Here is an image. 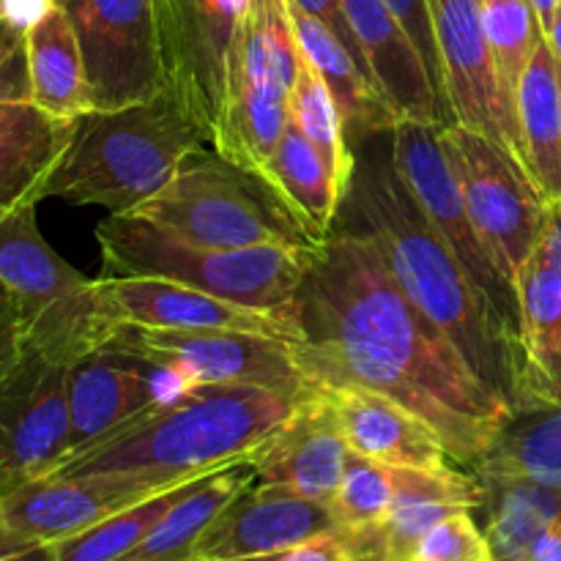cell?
Instances as JSON below:
<instances>
[{
    "label": "cell",
    "mask_w": 561,
    "mask_h": 561,
    "mask_svg": "<svg viewBox=\"0 0 561 561\" xmlns=\"http://www.w3.org/2000/svg\"><path fill=\"white\" fill-rule=\"evenodd\" d=\"M290 310L301 329L294 348L312 387L359 383L387 394L427 422L469 471L513 416L359 230H340L318 247Z\"/></svg>",
    "instance_id": "obj_1"
},
{
    "label": "cell",
    "mask_w": 561,
    "mask_h": 561,
    "mask_svg": "<svg viewBox=\"0 0 561 561\" xmlns=\"http://www.w3.org/2000/svg\"><path fill=\"white\" fill-rule=\"evenodd\" d=\"M389 131L370 135L354 148L356 168L343 203L356 222L354 230L376 244L400 290L442 329L466 365L513 411L520 409L524 354L518 327L469 277L416 206L392 162Z\"/></svg>",
    "instance_id": "obj_2"
},
{
    "label": "cell",
    "mask_w": 561,
    "mask_h": 561,
    "mask_svg": "<svg viewBox=\"0 0 561 561\" xmlns=\"http://www.w3.org/2000/svg\"><path fill=\"white\" fill-rule=\"evenodd\" d=\"M301 398L255 387H195L69 455L53 474L110 477L151 493L201 480L250 458Z\"/></svg>",
    "instance_id": "obj_3"
},
{
    "label": "cell",
    "mask_w": 561,
    "mask_h": 561,
    "mask_svg": "<svg viewBox=\"0 0 561 561\" xmlns=\"http://www.w3.org/2000/svg\"><path fill=\"white\" fill-rule=\"evenodd\" d=\"M206 142L208 131L170 91L129 107L91 110L75 121L42 197L131 214Z\"/></svg>",
    "instance_id": "obj_4"
},
{
    "label": "cell",
    "mask_w": 561,
    "mask_h": 561,
    "mask_svg": "<svg viewBox=\"0 0 561 561\" xmlns=\"http://www.w3.org/2000/svg\"><path fill=\"white\" fill-rule=\"evenodd\" d=\"M104 277H157L255 310L294 307L318 247H206L135 214H110L96 228Z\"/></svg>",
    "instance_id": "obj_5"
},
{
    "label": "cell",
    "mask_w": 561,
    "mask_h": 561,
    "mask_svg": "<svg viewBox=\"0 0 561 561\" xmlns=\"http://www.w3.org/2000/svg\"><path fill=\"white\" fill-rule=\"evenodd\" d=\"M0 285L20 310L22 351L75 365L121 334L104 312L99 279H88L44 241L36 203L0 217Z\"/></svg>",
    "instance_id": "obj_6"
},
{
    "label": "cell",
    "mask_w": 561,
    "mask_h": 561,
    "mask_svg": "<svg viewBox=\"0 0 561 561\" xmlns=\"http://www.w3.org/2000/svg\"><path fill=\"white\" fill-rule=\"evenodd\" d=\"M131 214L206 247H316L261 175L219 153H192Z\"/></svg>",
    "instance_id": "obj_7"
},
{
    "label": "cell",
    "mask_w": 561,
    "mask_h": 561,
    "mask_svg": "<svg viewBox=\"0 0 561 561\" xmlns=\"http://www.w3.org/2000/svg\"><path fill=\"white\" fill-rule=\"evenodd\" d=\"M460 181L466 208L482 250L504 283L518 294V279L540 247L551 203L540 195L524 164L466 126H444Z\"/></svg>",
    "instance_id": "obj_8"
},
{
    "label": "cell",
    "mask_w": 561,
    "mask_h": 561,
    "mask_svg": "<svg viewBox=\"0 0 561 561\" xmlns=\"http://www.w3.org/2000/svg\"><path fill=\"white\" fill-rule=\"evenodd\" d=\"M104 348L175 373L195 387H255L283 394L312 392L290 340L230 329H124Z\"/></svg>",
    "instance_id": "obj_9"
},
{
    "label": "cell",
    "mask_w": 561,
    "mask_h": 561,
    "mask_svg": "<svg viewBox=\"0 0 561 561\" xmlns=\"http://www.w3.org/2000/svg\"><path fill=\"white\" fill-rule=\"evenodd\" d=\"M85 60L93 110L148 102L164 91L153 0H58Z\"/></svg>",
    "instance_id": "obj_10"
},
{
    "label": "cell",
    "mask_w": 561,
    "mask_h": 561,
    "mask_svg": "<svg viewBox=\"0 0 561 561\" xmlns=\"http://www.w3.org/2000/svg\"><path fill=\"white\" fill-rule=\"evenodd\" d=\"M389 135H392V162L398 175L409 186L427 222L436 228L453 255L463 263L469 277L518 327V294L504 283L477 239L469 208H466L463 181L444 137V126L398 121Z\"/></svg>",
    "instance_id": "obj_11"
},
{
    "label": "cell",
    "mask_w": 561,
    "mask_h": 561,
    "mask_svg": "<svg viewBox=\"0 0 561 561\" xmlns=\"http://www.w3.org/2000/svg\"><path fill=\"white\" fill-rule=\"evenodd\" d=\"M164 91L208 131L219 118L228 88L236 33L252 0H153Z\"/></svg>",
    "instance_id": "obj_12"
},
{
    "label": "cell",
    "mask_w": 561,
    "mask_h": 561,
    "mask_svg": "<svg viewBox=\"0 0 561 561\" xmlns=\"http://www.w3.org/2000/svg\"><path fill=\"white\" fill-rule=\"evenodd\" d=\"M69 370L64 362L22 351L0 383V477L11 491L53 474L71 455Z\"/></svg>",
    "instance_id": "obj_13"
},
{
    "label": "cell",
    "mask_w": 561,
    "mask_h": 561,
    "mask_svg": "<svg viewBox=\"0 0 561 561\" xmlns=\"http://www.w3.org/2000/svg\"><path fill=\"white\" fill-rule=\"evenodd\" d=\"M442 60V88L453 121L507 148L520 164L515 107L504 93L480 0H427ZM526 168V164H524Z\"/></svg>",
    "instance_id": "obj_14"
},
{
    "label": "cell",
    "mask_w": 561,
    "mask_h": 561,
    "mask_svg": "<svg viewBox=\"0 0 561 561\" xmlns=\"http://www.w3.org/2000/svg\"><path fill=\"white\" fill-rule=\"evenodd\" d=\"M99 296L110 321L124 329H230L299 343L294 310H255L186 285L157 277H99Z\"/></svg>",
    "instance_id": "obj_15"
},
{
    "label": "cell",
    "mask_w": 561,
    "mask_h": 561,
    "mask_svg": "<svg viewBox=\"0 0 561 561\" xmlns=\"http://www.w3.org/2000/svg\"><path fill=\"white\" fill-rule=\"evenodd\" d=\"M186 392L190 387L175 373L124 351L99 348L82 356L69 370L71 455Z\"/></svg>",
    "instance_id": "obj_16"
},
{
    "label": "cell",
    "mask_w": 561,
    "mask_h": 561,
    "mask_svg": "<svg viewBox=\"0 0 561 561\" xmlns=\"http://www.w3.org/2000/svg\"><path fill=\"white\" fill-rule=\"evenodd\" d=\"M327 531H337L329 504L255 480L214 518L192 561L277 557Z\"/></svg>",
    "instance_id": "obj_17"
},
{
    "label": "cell",
    "mask_w": 561,
    "mask_h": 561,
    "mask_svg": "<svg viewBox=\"0 0 561 561\" xmlns=\"http://www.w3.org/2000/svg\"><path fill=\"white\" fill-rule=\"evenodd\" d=\"M348 453L332 400L316 387L266 442L252 449L247 463L261 482L285 485L299 496L329 504L343 480Z\"/></svg>",
    "instance_id": "obj_18"
},
{
    "label": "cell",
    "mask_w": 561,
    "mask_h": 561,
    "mask_svg": "<svg viewBox=\"0 0 561 561\" xmlns=\"http://www.w3.org/2000/svg\"><path fill=\"white\" fill-rule=\"evenodd\" d=\"M373 82L398 121L453 126V113L433 85L409 33L383 0H340Z\"/></svg>",
    "instance_id": "obj_19"
},
{
    "label": "cell",
    "mask_w": 561,
    "mask_h": 561,
    "mask_svg": "<svg viewBox=\"0 0 561 561\" xmlns=\"http://www.w3.org/2000/svg\"><path fill=\"white\" fill-rule=\"evenodd\" d=\"M146 496L151 491L110 477L47 474L0 499V524L25 540L53 546Z\"/></svg>",
    "instance_id": "obj_20"
},
{
    "label": "cell",
    "mask_w": 561,
    "mask_h": 561,
    "mask_svg": "<svg viewBox=\"0 0 561 561\" xmlns=\"http://www.w3.org/2000/svg\"><path fill=\"white\" fill-rule=\"evenodd\" d=\"M392 469V466H389ZM394 499L378 529L345 540L356 561H409L416 542L447 515L480 510L482 485L471 471L453 466L438 469H392Z\"/></svg>",
    "instance_id": "obj_21"
},
{
    "label": "cell",
    "mask_w": 561,
    "mask_h": 561,
    "mask_svg": "<svg viewBox=\"0 0 561 561\" xmlns=\"http://www.w3.org/2000/svg\"><path fill=\"white\" fill-rule=\"evenodd\" d=\"M332 400L340 431L351 453L365 455L392 469H438L449 453L427 422L411 414L392 398L359 383L318 387Z\"/></svg>",
    "instance_id": "obj_22"
},
{
    "label": "cell",
    "mask_w": 561,
    "mask_h": 561,
    "mask_svg": "<svg viewBox=\"0 0 561 561\" xmlns=\"http://www.w3.org/2000/svg\"><path fill=\"white\" fill-rule=\"evenodd\" d=\"M288 14L299 53L310 60V66L327 82L329 93L337 102L351 148H356L370 135L392 129L394 115L389 113L381 93L373 85L359 60L334 36V31H329L318 16L307 14L294 0H288Z\"/></svg>",
    "instance_id": "obj_23"
},
{
    "label": "cell",
    "mask_w": 561,
    "mask_h": 561,
    "mask_svg": "<svg viewBox=\"0 0 561 561\" xmlns=\"http://www.w3.org/2000/svg\"><path fill=\"white\" fill-rule=\"evenodd\" d=\"M71 135L75 121L53 118L33 102L0 104V217L44 201Z\"/></svg>",
    "instance_id": "obj_24"
},
{
    "label": "cell",
    "mask_w": 561,
    "mask_h": 561,
    "mask_svg": "<svg viewBox=\"0 0 561 561\" xmlns=\"http://www.w3.org/2000/svg\"><path fill=\"white\" fill-rule=\"evenodd\" d=\"M518 337L524 405H561V277L540 247L518 279Z\"/></svg>",
    "instance_id": "obj_25"
},
{
    "label": "cell",
    "mask_w": 561,
    "mask_h": 561,
    "mask_svg": "<svg viewBox=\"0 0 561 561\" xmlns=\"http://www.w3.org/2000/svg\"><path fill=\"white\" fill-rule=\"evenodd\" d=\"M288 99V88L230 69L222 110L208 142L228 162L261 173L290 124Z\"/></svg>",
    "instance_id": "obj_26"
},
{
    "label": "cell",
    "mask_w": 561,
    "mask_h": 561,
    "mask_svg": "<svg viewBox=\"0 0 561 561\" xmlns=\"http://www.w3.org/2000/svg\"><path fill=\"white\" fill-rule=\"evenodd\" d=\"M526 173L548 203H561V88L559 60L542 38L515 91Z\"/></svg>",
    "instance_id": "obj_27"
},
{
    "label": "cell",
    "mask_w": 561,
    "mask_h": 561,
    "mask_svg": "<svg viewBox=\"0 0 561 561\" xmlns=\"http://www.w3.org/2000/svg\"><path fill=\"white\" fill-rule=\"evenodd\" d=\"M33 104L53 118L77 121L93 110L91 82L71 20L55 5L25 33Z\"/></svg>",
    "instance_id": "obj_28"
},
{
    "label": "cell",
    "mask_w": 561,
    "mask_h": 561,
    "mask_svg": "<svg viewBox=\"0 0 561 561\" xmlns=\"http://www.w3.org/2000/svg\"><path fill=\"white\" fill-rule=\"evenodd\" d=\"M257 175L277 192L307 239L316 247L327 244L334 233V219L343 208V195L329 164L294 124H288L283 140Z\"/></svg>",
    "instance_id": "obj_29"
},
{
    "label": "cell",
    "mask_w": 561,
    "mask_h": 561,
    "mask_svg": "<svg viewBox=\"0 0 561 561\" xmlns=\"http://www.w3.org/2000/svg\"><path fill=\"white\" fill-rule=\"evenodd\" d=\"M471 474L477 480L535 482L561 491V405L529 403L515 409Z\"/></svg>",
    "instance_id": "obj_30"
},
{
    "label": "cell",
    "mask_w": 561,
    "mask_h": 561,
    "mask_svg": "<svg viewBox=\"0 0 561 561\" xmlns=\"http://www.w3.org/2000/svg\"><path fill=\"white\" fill-rule=\"evenodd\" d=\"M255 480V471L247 460L201 477L148 531L146 540L118 561H192L197 542L214 518Z\"/></svg>",
    "instance_id": "obj_31"
},
{
    "label": "cell",
    "mask_w": 561,
    "mask_h": 561,
    "mask_svg": "<svg viewBox=\"0 0 561 561\" xmlns=\"http://www.w3.org/2000/svg\"><path fill=\"white\" fill-rule=\"evenodd\" d=\"M290 124L316 146L323 162L329 164L337 184L340 195H348L351 179H354L356 168V151L348 142V131H345L343 115H340L337 102L329 93L327 82L318 77L310 60L299 53V71H296L294 88H290Z\"/></svg>",
    "instance_id": "obj_32"
},
{
    "label": "cell",
    "mask_w": 561,
    "mask_h": 561,
    "mask_svg": "<svg viewBox=\"0 0 561 561\" xmlns=\"http://www.w3.org/2000/svg\"><path fill=\"white\" fill-rule=\"evenodd\" d=\"M192 482L195 480L151 493L140 502L107 515L80 535L53 542V561H118L146 540L148 531L190 491Z\"/></svg>",
    "instance_id": "obj_33"
},
{
    "label": "cell",
    "mask_w": 561,
    "mask_h": 561,
    "mask_svg": "<svg viewBox=\"0 0 561 561\" xmlns=\"http://www.w3.org/2000/svg\"><path fill=\"white\" fill-rule=\"evenodd\" d=\"M480 3L504 93L515 107V91H518L520 77L546 33H542L531 0H480Z\"/></svg>",
    "instance_id": "obj_34"
},
{
    "label": "cell",
    "mask_w": 561,
    "mask_h": 561,
    "mask_svg": "<svg viewBox=\"0 0 561 561\" xmlns=\"http://www.w3.org/2000/svg\"><path fill=\"white\" fill-rule=\"evenodd\" d=\"M394 499L392 469L365 455L348 453L343 480H340L337 493L329 502L337 531L356 537L378 529L389 515Z\"/></svg>",
    "instance_id": "obj_35"
},
{
    "label": "cell",
    "mask_w": 561,
    "mask_h": 561,
    "mask_svg": "<svg viewBox=\"0 0 561 561\" xmlns=\"http://www.w3.org/2000/svg\"><path fill=\"white\" fill-rule=\"evenodd\" d=\"M409 561H496L485 529L474 520V510H460L438 520Z\"/></svg>",
    "instance_id": "obj_36"
},
{
    "label": "cell",
    "mask_w": 561,
    "mask_h": 561,
    "mask_svg": "<svg viewBox=\"0 0 561 561\" xmlns=\"http://www.w3.org/2000/svg\"><path fill=\"white\" fill-rule=\"evenodd\" d=\"M389 5L398 22L403 25V31L409 33L411 44L420 53L422 64H425L427 75H431L433 85L438 88L444 99L442 88V60H438V47H436V33H433V16H431V3L427 0H383ZM447 102V99H444Z\"/></svg>",
    "instance_id": "obj_37"
},
{
    "label": "cell",
    "mask_w": 561,
    "mask_h": 561,
    "mask_svg": "<svg viewBox=\"0 0 561 561\" xmlns=\"http://www.w3.org/2000/svg\"><path fill=\"white\" fill-rule=\"evenodd\" d=\"M33 102L25 33L0 20V104Z\"/></svg>",
    "instance_id": "obj_38"
},
{
    "label": "cell",
    "mask_w": 561,
    "mask_h": 561,
    "mask_svg": "<svg viewBox=\"0 0 561 561\" xmlns=\"http://www.w3.org/2000/svg\"><path fill=\"white\" fill-rule=\"evenodd\" d=\"M22 359V321L14 299L0 285V383Z\"/></svg>",
    "instance_id": "obj_39"
},
{
    "label": "cell",
    "mask_w": 561,
    "mask_h": 561,
    "mask_svg": "<svg viewBox=\"0 0 561 561\" xmlns=\"http://www.w3.org/2000/svg\"><path fill=\"white\" fill-rule=\"evenodd\" d=\"M274 561H356V553L343 531H327V535H318L301 546L277 553Z\"/></svg>",
    "instance_id": "obj_40"
},
{
    "label": "cell",
    "mask_w": 561,
    "mask_h": 561,
    "mask_svg": "<svg viewBox=\"0 0 561 561\" xmlns=\"http://www.w3.org/2000/svg\"><path fill=\"white\" fill-rule=\"evenodd\" d=\"M294 3L301 5L307 14L318 16V20H321L323 25L329 27V31H334V36H337L340 42H343L345 47L354 53V58L359 60V66L367 71V77H370V69H367V64H365V55H362L359 44H356L354 31H351L348 16H345L343 3H340V0H294ZM370 80H373V77H370ZM373 85H376V82H373Z\"/></svg>",
    "instance_id": "obj_41"
},
{
    "label": "cell",
    "mask_w": 561,
    "mask_h": 561,
    "mask_svg": "<svg viewBox=\"0 0 561 561\" xmlns=\"http://www.w3.org/2000/svg\"><path fill=\"white\" fill-rule=\"evenodd\" d=\"M55 5H58V0H0V20L14 27V31L27 33Z\"/></svg>",
    "instance_id": "obj_42"
},
{
    "label": "cell",
    "mask_w": 561,
    "mask_h": 561,
    "mask_svg": "<svg viewBox=\"0 0 561 561\" xmlns=\"http://www.w3.org/2000/svg\"><path fill=\"white\" fill-rule=\"evenodd\" d=\"M0 561H53V546L25 540L0 524Z\"/></svg>",
    "instance_id": "obj_43"
},
{
    "label": "cell",
    "mask_w": 561,
    "mask_h": 561,
    "mask_svg": "<svg viewBox=\"0 0 561 561\" xmlns=\"http://www.w3.org/2000/svg\"><path fill=\"white\" fill-rule=\"evenodd\" d=\"M540 250L561 277V203H553L551 211H548V225L546 233H542Z\"/></svg>",
    "instance_id": "obj_44"
},
{
    "label": "cell",
    "mask_w": 561,
    "mask_h": 561,
    "mask_svg": "<svg viewBox=\"0 0 561 561\" xmlns=\"http://www.w3.org/2000/svg\"><path fill=\"white\" fill-rule=\"evenodd\" d=\"M524 561H561V526L548 529L540 540L531 546Z\"/></svg>",
    "instance_id": "obj_45"
},
{
    "label": "cell",
    "mask_w": 561,
    "mask_h": 561,
    "mask_svg": "<svg viewBox=\"0 0 561 561\" xmlns=\"http://www.w3.org/2000/svg\"><path fill=\"white\" fill-rule=\"evenodd\" d=\"M531 5H535L542 33H548V27H551L553 20L559 16V0H531Z\"/></svg>",
    "instance_id": "obj_46"
},
{
    "label": "cell",
    "mask_w": 561,
    "mask_h": 561,
    "mask_svg": "<svg viewBox=\"0 0 561 561\" xmlns=\"http://www.w3.org/2000/svg\"><path fill=\"white\" fill-rule=\"evenodd\" d=\"M546 42L551 44L553 55H557V60H559V64H561V11H559V16H557V20H553V25L548 27V33H546Z\"/></svg>",
    "instance_id": "obj_47"
},
{
    "label": "cell",
    "mask_w": 561,
    "mask_h": 561,
    "mask_svg": "<svg viewBox=\"0 0 561 561\" xmlns=\"http://www.w3.org/2000/svg\"><path fill=\"white\" fill-rule=\"evenodd\" d=\"M277 557H252V559H219V561H274Z\"/></svg>",
    "instance_id": "obj_48"
},
{
    "label": "cell",
    "mask_w": 561,
    "mask_h": 561,
    "mask_svg": "<svg viewBox=\"0 0 561 561\" xmlns=\"http://www.w3.org/2000/svg\"><path fill=\"white\" fill-rule=\"evenodd\" d=\"M9 491H11V488H9V482H5L3 477H0V499H3L5 493H9Z\"/></svg>",
    "instance_id": "obj_49"
},
{
    "label": "cell",
    "mask_w": 561,
    "mask_h": 561,
    "mask_svg": "<svg viewBox=\"0 0 561 561\" xmlns=\"http://www.w3.org/2000/svg\"><path fill=\"white\" fill-rule=\"evenodd\" d=\"M559 88H561V64H559Z\"/></svg>",
    "instance_id": "obj_50"
},
{
    "label": "cell",
    "mask_w": 561,
    "mask_h": 561,
    "mask_svg": "<svg viewBox=\"0 0 561 561\" xmlns=\"http://www.w3.org/2000/svg\"><path fill=\"white\" fill-rule=\"evenodd\" d=\"M559 11H561V0H559Z\"/></svg>",
    "instance_id": "obj_51"
}]
</instances>
